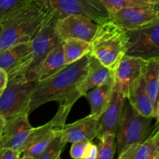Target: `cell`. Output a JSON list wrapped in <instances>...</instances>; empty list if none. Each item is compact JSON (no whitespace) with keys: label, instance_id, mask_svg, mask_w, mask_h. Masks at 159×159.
Segmentation results:
<instances>
[{"label":"cell","instance_id":"cell-4","mask_svg":"<svg viewBox=\"0 0 159 159\" xmlns=\"http://www.w3.org/2000/svg\"><path fill=\"white\" fill-rule=\"evenodd\" d=\"M77 100L70 99L59 102L55 116L44 125L34 127L22 150L21 158L37 159L50 142L62 133L71 109Z\"/></svg>","mask_w":159,"mask_h":159},{"label":"cell","instance_id":"cell-16","mask_svg":"<svg viewBox=\"0 0 159 159\" xmlns=\"http://www.w3.org/2000/svg\"><path fill=\"white\" fill-rule=\"evenodd\" d=\"M126 99L122 93L113 89L107 108L98 118L100 130L97 138L107 133L116 134Z\"/></svg>","mask_w":159,"mask_h":159},{"label":"cell","instance_id":"cell-28","mask_svg":"<svg viewBox=\"0 0 159 159\" xmlns=\"http://www.w3.org/2000/svg\"><path fill=\"white\" fill-rule=\"evenodd\" d=\"M89 141H79L71 143L70 155L75 159H83Z\"/></svg>","mask_w":159,"mask_h":159},{"label":"cell","instance_id":"cell-15","mask_svg":"<svg viewBox=\"0 0 159 159\" xmlns=\"http://www.w3.org/2000/svg\"><path fill=\"white\" fill-rule=\"evenodd\" d=\"M99 130L98 119L89 114L72 124H65L61 136L67 143L79 141H93L97 138Z\"/></svg>","mask_w":159,"mask_h":159},{"label":"cell","instance_id":"cell-22","mask_svg":"<svg viewBox=\"0 0 159 159\" xmlns=\"http://www.w3.org/2000/svg\"><path fill=\"white\" fill-rule=\"evenodd\" d=\"M67 64L65 62L61 43L48 54V57H46L40 68L36 82L48 79L65 68Z\"/></svg>","mask_w":159,"mask_h":159},{"label":"cell","instance_id":"cell-21","mask_svg":"<svg viewBox=\"0 0 159 159\" xmlns=\"http://www.w3.org/2000/svg\"><path fill=\"white\" fill-rule=\"evenodd\" d=\"M142 76L146 93L156 110L159 89V57L145 61Z\"/></svg>","mask_w":159,"mask_h":159},{"label":"cell","instance_id":"cell-7","mask_svg":"<svg viewBox=\"0 0 159 159\" xmlns=\"http://www.w3.org/2000/svg\"><path fill=\"white\" fill-rule=\"evenodd\" d=\"M34 84L25 76L8 78L6 88L0 96V113L6 120L20 113H30Z\"/></svg>","mask_w":159,"mask_h":159},{"label":"cell","instance_id":"cell-19","mask_svg":"<svg viewBox=\"0 0 159 159\" xmlns=\"http://www.w3.org/2000/svg\"><path fill=\"white\" fill-rule=\"evenodd\" d=\"M114 81L113 76L99 86L96 87L86 92L83 96L88 99L91 109L90 115L96 118H99L107 108L113 93Z\"/></svg>","mask_w":159,"mask_h":159},{"label":"cell","instance_id":"cell-25","mask_svg":"<svg viewBox=\"0 0 159 159\" xmlns=\"http://www.w3.org/2000/svg\"><path fill=\"white\" fill-rule=\"evenodd\" d=\"M99 1L106 8L109 14L128 7L157 5L146 0H99Z\"/></svg>","mask_w":159,"mask_h":159},{"label":"cell","instance_id":"cell-36","mask_svg":"<svg viewBox=\"0 0 159 159\" xmlns=\"http://www.w3.org/2000/svg\"><path fill=\"white\" fill-rule=\"evenodd\" d=\"M156 7H157V9H158V11H159V4L156 5Z\"/></svg>","mask_w":159,"mask_h":159},{"label":"cell","instance_id":"cell-32","mask_svg":"<svg viewBox=\"0 0 159 159\" xmlns=\"http://www.w3.org/2000/svg\"><path fill=\"white\" fill-rule=\"evenodd\" d=\"M6 124V119L1 113H0V138L2 137L3 133V130H4L5 126Z\"/></svg>","mask_w":159,"mask_h":159},{"label":"cell","instance_id":"cell-18","mask_svg":"<svg viewBox=\"0 0 159 159\" xmlns=\"http://www.w3.org/2000/svg\"><path fill=\"white\" fill-rule=\"evenodd\" d=\"M88 73L79 87V94L82 96L86 92L99 86L110 80L113 76V71L104 66L99 60L89 54Z\"/></svg>","mask_w":159,"mask_h":159},{"label":"cell","instance_id":"cell-34","mask_svg":"<svg viewBox=\"0 0 159 159\" xmlns=\"http://www.w3.org/2000/svg\"><path fill=\"white\" fill-rule=\"evenodd\" d=\"M146 1H148V2H151L152 3H155V4H159V0H146Z\"/></svg>","mask_w":159,"mask_h":159},{"label":"cell","instance_id":"cell-26","mask_svg":"<svg viewBox=\"0 0 159 159\" xmlns=\"http://www.w3.org/2000/svg\"><path fill=\"white\" fill-rule=\"evenodd\" d=\"M33 0H0V23L29 6Z\"/></svg>","mask_w":159,"mask_h":159},{"label":"cell","instance_id":"cell-35","mask_svg":"<svg viewBox=\"0 0 159 159\" xmlns=\"http://www.w3.org/2000/svg\"><path fill=\"white\" fill-rule=\"evenodd\" d=\"M2 28H3L2 24V23H0V35H1L2 31Z\"/></svg>","mask_w":159,"mask_h":159},{"label":"cell","instance_id":"cell-12","mask_svg":"<svg viewBox=\"0 0 159 159\" xmlns=\"http://www.w3.org/2000/svg\"><path fill=\"white\" fill-rule=\"evenodd\" d=\"M158 18L156 6L128 7L109 14V20L126 31L142 27Z\"/></svg>","mask_w":159,"mask_h":159},{"label":"cell","instance_id":"cell-14","mask_svg":"<svg viewBox=\"0 0 159 159\" xmlns=\"http://www.w3.org/2000/svg\"><path fill=\"white\" fill-rule=\"evenodd\" d=\"M29 113H23L6 120V124L0 138V148H12L23 150L34 127L29 120Z\"/></svg>","mask_w":159,"mask_h":159},{"label":"cell","instance_id":"cell-9","mask_svg":"<svg viewBox=\"0 0 159 159\" xmlns=\"http://www.w3.org/2000/svg\"><path fill=\"white\" fill-rule=\"evenodd\" d=\"M55 23L56 19L50 16L41 30L30 41L34 57L25 75L28 81L37 82L39 71L48 54L63 43L56 33Z\"/></svg>","mask_w":159,"mask_h":159},{"label":"cell","instance_id":"cell-17","mask_svg":"<svg viewBox=\"0 0 159 159\" xmlns=\"http://www.w3.org/2000/svg\"><path fill=\"white\" fill-rule=\"evenodd\" d=\"M119 159H159V125L142 141L126 149Z\"/></svg>","mask_w":159,"mask_h":159},{"label":"cell","instance_id":"cell-13","mask_svg":"<svg viewBox=\"0 0 159 159\" xmlns=\"http://www.w3.org/2000/svg\"><path fill=\"white\" fill-rule=\"evenodd\" d=\"M33 57L30 42L18 43L0 53V68L8 78L25 76Z\"/></svg>","mask_w":159,"mask_h":159},{"label":"cell","instance_id":"cell-29","mask_svg":"<svg viewBox=\"0 0 159 159\" xmlns=\"http://www.w3.org/2000/svg\"><path fill=\"white\" fill-rule=\"evenodd\" d=\"M22 152L12 148H0V159H19L21 158Z\"/></svg>","mask_w":159,"mask_h":159},{"label":"cell","instance_id":"cell-11","mask_svg":"<svg viewBox=\"0 0 159 159\" xmlns=\"http://www.w3.org/2000/svg\"><path fill=\"white\" fill-rule=\"evenodd\" d=\"M98 23L82 15H71L56 20L55 30L62 41L68 39H80L89 42L94 37Z\"/></svg>","mask_w":159,"mask_h":159},{"label":"cell","instance_id":"cell-33","mask_svg":"<svg viewBox=\"0 0 159 159\" xmlns=\"http://www.w3.org/2000/svg\"><path fill=\"white\" fill-rule=\"evenodd\" d=\"M156 118L158 120V121L159 122V99H158V102H157V105H156Z\"/></svg>","mask_w":159,"mask_h":159},{"label":"cell","instance_id":"cell-1","mask_svg":"<svg viewBox=\"0 0 159 159\" xmlns=\"http://www.w3.org/2000/svg\"><path fill=\"white\" fill-rule=\"evenodd\" d=\"M89 55L68 65L54 75L35 82L30 103V113L51 101L63 102L82 97L79 87L88 73Z\"/></svg>","mask_w":159,"mask_h":159},{"label":"cell","instance_id":"cell-31","mask_svg":"<svg viewBox=\"0 0 159 159\" xmlns=\"http://www.w3.org/2000/svg\"><path fill=\"white\" fill-rule=\"evenodd\" d=\"M8 82L7 74L0 68V96L6 86Z\"/></svg>","mask_w":159,"mask_h":159},{"label":"cell","instance_id":"cell-37","mask_svg":"<svg viewBox=\"0 0 159 159\" xmlns=\"http://www.w3.org/2000/svg\"><path fill=\"white\" fill-rule=\"evenodd\" d=\"M158 99H159V89H158V99H157V102H158Z\"/></svg>","mask_w":159,"mask_h":159},{"label":"cell","instance_id":"cell-5","mask_svg":"<svg viewBox=\"0 0 159 159\" xmlns=\"http://www.w3.org/2000/svg\"><path fill=\"white\" fill-rule=\"evenodd\" d=\"M32 2L56 20L82 15L97 23L109 20V12L99 0H33Z\"/></svg>","mask_w":159,"mask_h":159},{"label":"cell","instance_id":"cell-6","mask_svg":"<svg viewBox=\"0 0 159 159\" xmlns=\"http://www.w3.org/2000/svg\"><path fill=\"white\" fill-rule=\"evenodd\" d=\"M152 119L141 115L129 102L125 101L116 132L118 157L129 147L141 142L148 136L152 131Z\"/></svg>","mask_w":159,"mask_h":159},{"label":"cell","instance_id":"cell-20","mask_svg":"<svg viewBox=\"0 0 159 159\" xmlns=\"http://www.w3.org/2000/svg\"><path fill=\"white\" fill-rule=\"evenodd\" d=\"M128 102L137 111L147 117H156V110L145 90L143 76L141 82L127 96Z\"/></svg>","mask_w":159,"mask_h":159},{"label":"cell","instance_id":"cell-2","mask_svg":"<svg viewBox=\"0 0 159 159\" xmlns=\"http://www.w3.org/2000/svg\"><path fill=\"white\" fill-rule=\"evenodd\" d=\"M50 17L46 12L31 2L2 22L0 35V53L21 43L30 42Z\"/></svg>","mask_w":159,"mask_h":159},{"label":"cell","instance_id":"cell-23","mask_svg":"<svg viewBox=\"0 0 159 159\" xmlns=\"http://www.w3.org/2000/svg\"><path fill=\"white\" fill-rule=\"evenodd\" d=\"M67 65L77 61L89 53L90 43L80 39H68L62 43Z\"/></svg>","mask_w":159,"mask_h":159},{"label":"cell","instance_id":"cell-27","mask_svg":"<svg viewBox=\"0 0 159 159\" xmlns=\"http://www.w3.org/2000/svg\"><path fill=\"white\" fill-rule=\"evenodd\" d=\"M67 144L60 134L50 142L37 159H59Z\"/></svg>","mask_w":159,"mask_h":159},{"label":"cell","instance_id":"cell-24","mask_svg":"<svg viewBox=\"0 0 159 159\" xmlns=\"http://www.w3.org/2000/svg\"><path fill=\"white\" fill-rule=\"evenodd\" d=\"M97 145L98 159H113L116 152V134L107 133L99 138Z\"/></svg>","mask_w":159,"mask_h":159},{"label":"cell","instance_id":"cell-3","mask_svg":"<svg viewBox=\"0 0 159 159\" xmlns=\"http://www.w3.org/2000/svg\"><path fill=\"white\" fill-rule=\"evenodd\" d=\"M127 42V34L125 30L110 20L98 23L96 34L90 41L89 54L113 71L125 55Z\"/></svg>","mask_w":159,"mask_h":159},{"label":"cell","instance_id":"cell-30","mask_svg":"<svg viewBox=\"0 0 159 159\" xmlns=\"http://www.w3.org/2000/svg\"><path fill=\"white\" fill-rule=\"evenodd\" d=\"M97 145L93 144L92 141H89L84 154L83 159H97Z\"/></svg>","mask_w":159,"mask_h":159},{"label":"cell","instance_id":"cell-8","mask_svg":"<svg viewBox=\"0 0 159 159\" xmlns=\"http://www.w3.org/2000/svg\"><path fill=\"white\" fill-rule=\"evenodd\" d=\"M125 55L144 61L159 57V18L145 26L127 31Z\"/></svg>","mask_w":159,"mask_h":159},{"label":"cell","instance_id":"cell-10","mask_svg":"<svg viewBox=\"0 0 159 159\" xmlns=\"http://www.w3.org/2000/svg\"><path fill=\"white\" fill-rule=\"evenodd\" d=\"M145 61L124 55L113 70V89L126 98L141 82Z\"/></svg>","mask_w":159,"mask_h":159}]
</instances>
